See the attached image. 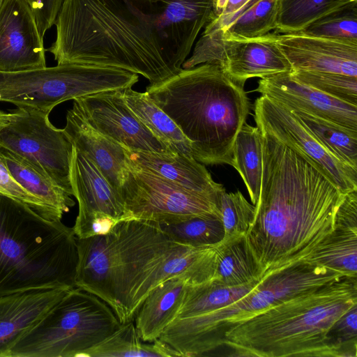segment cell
Wrapping results in <instances>:
<instances>
[{
    "mask_svg": "<svg viewBox=\"0 0 357 357\" xmlns=\"http://www.w3.org/2000/svg\"><path fill=\"white\" fill-rule=\"evenodd\" d=\"M0 155L16 181L60 218L75 205L71 195L18 156L1 147Z\"/></svg>",
    "mask_w": 357,
    "mask_h": 357,
    "instance_id": "4316f807",
    "label": "cell"
},
{
    "mask_svg": "<svg viewBox=\"0 0 357 357\" xmlns=\"http://www.w3.org/2000/svg\"><path fill=\"white\" fill-rule=\"evenodd\" d=\"M350 1H356V0H350Z\"/></svg>",
    "mask_w": 357,
    "mask_h": 357,
    "instance_id": "b9f144b4",
    "label": "cell"
},
{
    "mask_svg": "<svg viewBox=\"0 0 357 357\" xmlns=\"http://www.w3.org/2000/svg\"><path fill=\"white\" fill-rule=\"evenodd\" d=\"M120 324L106 302L74 287L15 343L8 357H81Z\"/></svg>",
    "mask_w": 357,
    "mask_h": 357,
    "instance_id": "ba28073f",
    "label": "cell"
},
{
    "mask_svg": "<svg viewBox=\"0 0 357 357\" xmlns=\"http://www.w3.org/2000/svg\"><path fill=\"white\" fill-rule=\"evenodd\" d=\"M35 15L40 33L44 38L54 24L64 0H24Z\"/></svg>",
    "mask_w": 357,
    "mask_h": 357,
    "instance_id": "f35d334b",
    "label": "cell"
},
{
    "mask_svg": "<svg viewBox=\"0 0 357 357\" xmlns=\"http://www.w3.org/2000/svg\"><path fill=\"white\" fill-rule=\"evenodd\" d=\"M78 259L73 227L0 194V296L76 287Z\"/></svg>",
    "mask_w": 357,
    "mask_h": 357,
    "instance_id": "8992f818",
    "label": "cell"
},
{
    "mask_svg": "<svg viewBox=\"0 0 357 357\" xmlns=\"http://www.w3.org/2000/svg\"><path fill=\"white\" fill-rule=\"evenodd\" d=\"M125 149L130 163L188 190L219 199L225 190L214 181L205 166L193 158Z\"/></svg>",
    "mask_w": 357,
    "mask_h": 357,
    "instance_id": "44dd1931",
    "label": "cell"
},
{
    "mask_svg": "<svg viewBox=\"0 0 357 357\" xmlns=\"http://www.w3.org/2000/svg\"><path fill=\"white\" fill-rule=\"evenodd\" d=\"M119 195L124 208L123 220L163 225L195 216L220 215L219 199L188 190L129 160Z\"/></svg>",
    "mask_w": 357,
    "mask_h": 357,
    "instance_id": "8fae6325",
    "label": "cell"
},
{
    "mask_svg": "<svg viewBox=\"0 0 357 357\" xmlns=\"http://www.w3.org/2000/svg\"><path fill=\"white\" fill-rule=\"evenodd\" d=\"M73 107L93 128L128 150L174 153L128 107L121 91L79 98L74 100Z\"/></svg>",
    "mask_w": 357,
    "mask_h": 357,
    "instance_id": "9a60e30c",
    "label": "cell"
},
{
    "mask_svg": "<svg viewBox=\"0 0 357 357\" xmlns=\"http://www.w3.org/2000/svg\"><path fill=\"white\" fill-rule=\"evenodd\" d=\"M138 80V75L125 70L86 63L0 72V102L50 113L66 100L108 91H123L132 88Z\"/></svg>",
    "mask_w": 357,
    "mask_h": 357,
    "instance_id": "9c48e42d",
    "label": "cell"
},
{
    "mask_svg": "<svg viewBox=\"0 0 357 357\" xmlns=\"http://www.w3.org/2000/svg\"><path fill=\"white\" fill-rule=\"evenodd\" d=\"M295 79L328 96L357 105V77L342 74L297 70L290 73Z\"/></svg>",
    "mask_w": 357,
    "mask_h": 357,
    "instance_id": "d590c367",
    "label": "cell"
},
{
    "mask_svg": "<svg viewBox=\"0 0 357 357\" xmlns=\"http://www.w3.org/2000/svg\"><path fill=\"white\" fill-rule=\"evenodd\" d=\"M76 287L106 302L121 324L134 321L162 268L180 243L152 222L128 220L104 235L77 238Z\"/></svg>",
    "mask_w": 357,
    "mask_h": 357,
    "instance_id": "3957f363",
    "label": "cell"
},
{
    "mask_svg": "<svg viewBox=\"0 0 357 357\" xmlns=\"http://www.w3.org/2000/svg\"><path fill=\"white\" fill-rule=\"evenodd\" d=\"M291 112L337 159L357 169V130L301 111Z\"/></svg>",
    "mask_w": 357,
    "mask_h": 357,
    "instance_id": "4dcf8cb0",
    "label": "cell"
},
{
    "mask_svg": "<svg viewBox=\"0 0 357 357\" xmlns=\"http://www.w3.org/2000/svg\"><path fill=\"white\" fill-rule=\"evenodd\" d=\"M262 279L234 287L222 285L212 280L188 286L175 319L197 316L224 307L249 294Z\"/></svg>",
    "mask_w": 357,
    "mask_h": 357,
    "instance_id": "f1b7e54d",
    "label": "cell"
},
{
    "mask_svg": "<svg viewBox=\"0 0 357 357\" xmlns=\"http://www.w3.org/2000/svg\"><path fill=\"white\" fill-rule=\"evenodd\" d=\"M255 123L310 162L346 194L357 190V169L337 159L286 107L261 95L255 101Z\"/></svg>",
    "mask_w": 357,
    "mask_h": 357,
    "instance_id": "4fadbf2b",
    "label": "cell"
},
{
    "mask_svg": "<svg viewBox=\"0 0 357 357\" xmlns=\"http://www.w3.org/2000/svg\"><path fill=\"white\" fill-rule=\"evenodd\" d=\"M234 168L239 173L247 188L251 202L259 199L263 169L261 130L246 122L243 125L233 147Z\"/></svg>",
    "mask_w": 357,
    "mask_h": 357,
    "instance_id": "83f0119b",
    "label": "cell"
},
{
    "mask_svg": "<svg viewBox=\"0 0 357 357\" xmlns=\"http://www.w3.org/2000/svg\"><path fill=\"white\" fill-rule=\"evenodd\" d=\"M279 0H253L229 24L222 29L204 34L216 35L224 39H250L265 36L275 30Z\"/></svg>",
    "mask_w": 357,
    "mask_h": 357,
    "instance_id": "f546056e",
    "label": "cell"
},
{
    "mask_svg": "<svg viewBox=\"0 0 357 357\" xmlns=\"http://www.w3.org/2000/svg\"><path fill=\"white\" fill-rule=\"evenodd\" d=\"M63 130L73 146L95 165L119 194L128 165L125 148L93 128L73 106L67 112Z\"/></svg>",
    "mask_w": 357,
    "mask_h": 357,
    "instance_id": "ffe728a7",
    "label": "cell"
},
{
    "mask_svg": "<svg viewBox=\"0 0 357 357\" xmlns=\"http://www.w3.org/2000/svg\"><path fill=\"white\" fill-rule=\"evenodd\" d=\"M218 210L225 230L224 238L245 236L252 223L255 206L239 190L229 193L223 190L219 197Z\"/></svg>",
    "mask_w": 357,
    "mask_h": 357,
    "instance_id": "e575fe53",
    "label": "cell"
},
{
    "mask_svg": "<svg viewBox=\"0 0 357 357\" xmlns=\"http://www.w3.org/2000/svg\"><path fill=\"white\" fill-rule=\"evenodd\" d=\"M311 36L357 40V1H351L298 31Z\"/></svg>",
    "mask_w": 357,
    "mask_h": 357,
    "instance_id": "836d02e7",
    "label": "cell"
},
{
    "mask_svg": "<svg viewBox=\"0 0 357 357\" xmlns=\"http://www.w3.org/2000/svg\"><path fill=\"white\" fill-rule=\"evenodd\" d=\"M334 225L357 230V190L344 194L335 213Z\"/></svg>",
    "mask_w": 357,
    "mask_h": 357,
    "instance_id": "ab89813d",
    "label": "cell"
},
{
    "mask_svg": "<svg viewBox=\"0 0 357 357\" xmlns=\"http://www.w3.org/2000/svg\"><path fill=\"white\" fill-rule=\"evenodd\" d=\"M215 0H64L48 48L57 64L141 75L150 84L182 69Z\"/></svg>",
    "mask_w": 357,
    "mask_h": 357,
    "instance_id": "6da1fadb",
    "label": "cell"
},
{
    "mask_svg": "<svg viewBox=\"0 0 357 357\" xmlns=\"http://www.w3.org/2000/svg\"><path fill=\"white\" fill-rule=\"evenodd\" d=\"M159 225L174 242L194 248L215 246L225 236L219 215L195 216L182 222Z\"/></svg>",
    "mask_w": 357,
    "mask_h": 357,
    "instance_id": "1f68e13d",
    "label": "cell"
},
{
    "mask_svg": "<svg viewBox=\"0 0 357 357\" xmlns=\"http://www.w3.org/2000/svg\"><path fill=\"white\" fill-rule=\"evenodd\" d=\"M259 197L247 245L261 277L302 260L334 227L344 194L264 127Z\"/></svg>",
    "mask_w": 357,
    "mask_h": 357,
    "instance_id": "7a4b0ae2",
    "label": "cell"
},
{
    "mask_svg": "<svg viewBox=\"0 0 357 357\" xmlns=\"http://www.w3.org/2000/svg\"><path fill=\"white\" fill-rule=\"evenodd\" d=\"M0 194L19 200L42 217L50 220H60L58 215L36 197L24 190L13 177L0 155Z\"/></svg>",
    "mask_w": 357,
    "mask_h": 357,
    "instance_id": "74e56055",
    "label": "cell"
},
{
    "mask_svg": "<svg viewBox=\"0 0 357 357\" xmlns=\"http://www.w3.org/2000/svg\"><path fill=\"white\" fill-rule=\"evenodd\" d=\"M333 357H356L357 305L339 317L327 333Z\"/></svg>",
    "mask_w": 357,
    "mask_h": 357,
    "instance_id": "8d00e7d4",
    "label": "cell"
},
{
    "mask_svg": "<svg viewBox=\"0 0 357 357\" xmlns=\"http://www.w3.org/2000/svg\"><path fill=\"white\" fill-rule=\"evenodd\" d=\"M244 85L220 64L206 63L150 84L146 92L181 130L196 160L234 167V141L250 109Z\"/></svg>",
    "mask_w": 357,
    "mask_h": 357,
    "instance_id": "277c9868",
    "label": "cell"
},
{
    "mask_svg": "<svg viewBox=\"0 0 357 357\" xmlns=\"http://www.w3.org/2000/svg\"><path fill=\"white\" fill-rule=\"evenodd\" d=\"M70 177L73 195L79 205L73 227L77 238L106 234L123 220L119 194L95 165L74 147Z\"/></svg>",
    "mask_w": 357,
    "mask_h": 357,
    "instance_id": "5bb4252c",
    "label": "cell"
},
{
    "mask_svg": "<svg viewBox=\"0 0 357 357\" xmlns=\"http://www.w3.org/2000/svg\"><path fill=\"white\" fill-rule=\"evenodd\" d=\"M46 67L45 50L37 22L24 0L0 2V72Z\"/></svg>",
    "mask_w": 357,
    "mask_h": 357,
    "instance_id": "2e32d148",
    "label": "cell"
},
{
    "mask_svg": "<svg viewBox=\"0 0 357 357\" xmlns=\"http://www.w3.org/2000/svg\"><path fill=\"white\" fill-rule=\"evenodd\" d=\"M357 1V0H356ZM350 0H279L275 33L300 31Z\"/></svg>",
    "mask_w": 357,
    "mask_h": 357,
    "instance_id": "d6a6232c",
    "label": "cell"
},
{
    "mask_svg": "<svg viewBox=\"0 0 357 357\" xmlns=\"http://www.w3.org/2000/svg\"><path fill=\"white\" fill-rule=\"evenodd\" d=\"M357 305V277L342 276L232 325L222 345L238 356H333L327 333Z\"/></svg>",
    "mask_w": 357,
    "mask_h": 357,
    "instance_id": "5b68a950",
    "label": "cell"
},
{
    "mask_svg": "<svg viewBox=\"0 0 357 357\" xmlns=\"http://www.w3.org/2000/svg\"><path fill=\"white\" fill-rule=\"evenodd\" d=\"M70 289H32L0 296V357H8L15 343L36 325Z\"/></svg>",
    "mask_w": 357,
    "mask_h": 357,
    "instance_id": "d6986e66",
    "label": "cell"
},
{
    "mask_svg": "<svg viewBox=\"0 0 357 357\" xmlns=\"http://www.w3.org/2000/svg\"><path fill=\"white\" fill-rule=\"evenodd\" d=\"M188 286L184 278L174 277L149 291L134 317L142 341L152 342L159 339L164 329L176 318Z\"/></svg>",
    "mask_w": 357,
    "mask_h": 357,
    "instance_id": "7402d4cb",
    "label": "cell"
},
{
    "mask_svg": "<svg viewBox=\"0 0 357 357\" xmlns=\"http://www.w3.org/2000/svg\"><path fill=\"white\" fill-rule=\"evenodd\" d=\"M275 34L269 33L250 39H224L203 33L182 68L216 63L232 79L243 84L250 78L261 79L292 72L290 63L275 43Z\"/></svg>",
    "mask_w": 357,
    "mask_h": 357,
    "instance_id": "7c38bea8",
    "label": "cell"
},
{
    "mask_svg": "<svg viewBox=\"0 0 357 357\" xmlns=\"http://www.w3.org/2000/svg\"><path fill=\"white\" fill-rule=\"evenodd\" d=\"M134 321L121 324L102 341L82 353L81 357H174L181 356L172 347L158 339L142 340Z\"/></svg>",
    "mask_w": 357,
    "mask_h": 357,
    "instance_id": "d4e9b609",
    "label": "cell"
},
{
    "mask_svg": "<svg viewBox=\"0 0 357 357\" xmlns=\"http://www.w3.org/2000/svg\"><path fill=\"white\" fill-rule=\"evenodd\" d=\"M121 92L128 107L172 153L193 158L189 141L173 120L153 101L146 91L139 92L128 88Z\"/></svg>",
    "mask_w": 357,
    "mask_h": 357,
    "instance_id": "603a6c76",
    "label": "cell"
},
{
    "mask_svg": "<svg viewBox=\"0 0 357 357\" xmlns=\"http://www.w3.org/2000/svg\"><path fill=\"white\" fill-rule=\"evenodd\" d=\"M1 0H0V2H1Z\"/></svg>",
    "mask_w": 357,
    "mask_h": 357,
    "instance_id": "7bdbcfd3",
    "label": "cell"
},
{
    "mask_svg": "<svg viewBox=\"0 0 357 357\" xmlns=\"http://www.w3.org/2000/svg\"><path fill=\"white\" fill-rule=\"evenodd\" d=\"M50 114L29 108L8 113L0 129V147L73 195L70 173L73 146L63 130L50 122Z\"/></svg>",
    "mask_w": 357,
    "mask_h": 357,
    "instance_id": "30bf717a",
    "label": "cell"
},
{
    "mask_svg": "<svg viewBox=\"0 0 357 357\" xmlns=\"http://www.w3.org/2000/svg\"><path fill=\"white\" fill-rule=\"evenodd\" d=\"M302 260L344 276L357 277V230L334 225L333 231Z\"/></svg>",
    "mask_w": 357,
    "mask_h": 357,
    "instance_id": "cb8c5ba5",
    "label": "cell"
},
{
    "mask_svg": "<svg viewBox=\"0 0 357 357\" xmlns=\"http://www.w3.org/2000/svg\"><path fill=\"white\" fill-rule=\"evenodd\" d=\"M8 117V113H5L4 112L0 110V129L6 123Z\"/></svg>",
    "mask_w": 357,
    "mask_h": 357,
    "instance_id": "60d3db41",
    "label": "cell"
},
{
    "mask_svg": "<svg viewBox=\"0 0 357 357\" xmlns=\"http://www.w3.org/2000/svg\"><path fill=\"white\" fill-rule=\"evenodd\" d=\"M275 43L292 71L334 73L357 77V40L294 32L275 34Z\"/></svg>",
    "mask_w": 357,
    "mask_h": 357,
    "instance_id": "e0dca14e",
    "label": "cell"
},
{
    "mask_svg": "<svg viewBox=\"0 0 357 357\" xmlns=\"http://www.w3.org/2000/svg\"><path fill=\"white\" fill-rule=\"evenodd\" d=\"M342 276L337 271L298 261L266 275L252 291L224 307L174 319L165 328L162 337L182 356H205L222 345L224 333L234 324Z\"/></svg>",
    "mask_w": 357,
    "mask_h": 357,
    "instance_id": "52a82bcc",
    "label": "cell"
},
{
    "mask_svg": "<svg viewBox=\"0 0 357 357\" xmlns=\"http://www.w3.org/2000/svg\"><path fill=\"white\" fill-rule=\"evenodd\" d=\"M215 250L216 269L212 281L234 287L263 278L245 236L223 238Z\"/></svg>",
    "mask_w": 357,
    "mask_h": 357,
    "instance_id": "484cf974",
    "label": "cell"
},
{
    "mask_svg": "<svg viewBox=\"0 0 357 357\" xmlns=\"http://www.w3.org/2000/svg\"><path fill=\"white\" fill-rule=\"evenodd\" d=\"M290 73L260 79L255 91L290 111H301L357 130V105L305 84Z\"/></svg>",
    "mask_w": 357,
    "mask_h": 357,
    "instance_id": "ac0fdd59",
    "label": "cell"
}]
</instances>
